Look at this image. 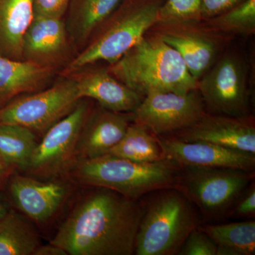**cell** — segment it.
Segmentation results:
<instances>
[{
	"label": "cell",
	"mask_w": 255,
	"mask_h": 255,
	"mask_svg": "<svg viewBox=\"0 0 255 255\" xmlns=\"http://www.w3.org/2000/svg\"><path fill=\"white\" fill-rule=\"evenodd\" d=\"M93 188L50 243L70 255H135L144 202L106 188Z\"/></svg>",
	"instance_id": "1"
},
{
	"label": "cell",
	"mask_w": 255,
	"mask_h": 255,
	"mask_svg": "<svg viewBox=\"0 0 255 255\" xmlns=\"http://www.w3.org/2000/svg\"><path fill=\"white\" fill-rule=\"evenodd\" d=\"M109 72L142 97L154 92L186 94L198 90L199 81L189 73L179 53L159 33L142 37Z\"/></svg>",
	"instance_id": "2"
},
{
	"label": "cell",
	"mask_w": 255,
	"mask_h": 255,
	"mask_svg": "<svg viewBox=\"0 0 255 255\" xmlns=\"http://www.w3.org/2000/svg\"><path fill=\"white\" fill-rule=\"evenodd\" d=\"M165 0H122L81 51L66 65L68 77L90 65L105 61L112 65L135 46L157 21Z\"/></svg>",
	"instance_id": "3"
},
{
	"label": "cell",
	"mask_w": 255,
	"mask_h": 255,
	"mask_svg": "<svg viewBox=\"0 0 255 255\" xmlns=\"http://www.w3.org/2000/svg\"><path fill=\"white\" fill-rule=\"evenodd\" d=\"M73 168L82 184L106 188L135 200L161 189H177L180 173V167L170 159L141 163L110 154L78 161Z\"/></svg>",
	"instance_id": "4"
},
{
	"label": "cell",
	"mask_w": 255,
	"mask_h": 255,
	"mask_svg": "<svg viewBox=\"0 0 255 255\" xmlns=\"http://www.w3.org/2000/svg\"><path fill=\"white\" fill-rule=\"evenodd\" d=\"M147 203L135 240V255H178L201 225L196 206L175 188L155 191Z\"/></svg>",
	"instance_id": "5"
},
{
	"label": "cell",
	"mask_w": 255,
	"mask_h": 255,
	"mask_svg": "<svg viewBox=\"0 0 255 255\" xmlns=\"http://www.w3.org/2000/svg\"><path fill=\"white\" fill-rule=\"evenodd\" d=\"M254 178V171L180 167L177 189L204 216L213 219L229 213Z\"/></svg>",
	"instance_id": "6"
},
{
	"label": "cell",
	"mask_w": 255,
	"mask_h": 255,
	"mask_svg": "<svg viewBox=\"0 0 255 255\" xmlns=\"http://www.w3.org/2000/svg\"><path fill=\"white\" fill-rule=\"evenodd\" d=\"M80 100L75 79L68 76L50 88L20 96L0 108V124L46 132L71 112Z\"/></svg>",
	"instance_id": "7"
},
{
	"label": "cell",
	"mask_w": 255,
	"mask_h": 255,
	"mask_svg": "<svg viewBox=\"0 0 255 255\" xmlns=\"http://www.w3.org/2000/svg\"><path fill=\"white\" fill-rule=\"evenodd\" d=\"M198 91L209 114L249 116L248 67L236 52H227L199 80Z\"/></svg>",
	"instance_id": "8"
},
{
	"label": "cell",
	"mask_w": 255,
	"mask_h": 255,
	"mask_svg": "<svg viewBox=\"0 0 255 255\" xmlns=\"http://www.w3.org/2000/svg\"><path fill=\"white\" fill-rule=\"evenodd\" d=\"M91 112L86 101L78 102L71 112L47 130L37 143L27 170L38 176H56L73 168L82 127Z\"/></svg>",
	"instance_id": "9"
},
{
	"label": "cell",
	"mask_w": 255,
	"mask_h": 255,
	"mask_svg": "<svg viewBox=\"0 0 255 255\" xmlns=\"http://www.w3.org/2000/svg\"><path fill=\"white\" fill-rule=\"evenodd\" d=\"M206 113L198 90L186 94L154 92L132 112V122L155 136L172 135L196 123Z\"/></svg>",
	"instance_id": "10"
},
{
	"label": "cell",
	"mask_w": 255,
	"mask_h": 255,
	"mask_svg": "<svg viewBox=\"0 0 255 255\" xmlns=\"http://www.w3.org/2000/svg\"><path fill=\"white\" fill-rule=\"evenodd\" d=\"M157 137L164 158L179 167L233 168L253 172L255 155L210 143L186 142L171 135Z\"/></svg>",
	"instance_id": "11"
},
{
	"label": "cell",
	"mask_w": 255,
	"mask_h": 255,
	"mask_svg": "<svg viewBox=\"0 0 255 255\" xmlns=\"http://www.w3.org/2000/svg\"><path fill=\"white\" fill-rule=\"evenodd\" d=\"M156 23L157 33L169 46L177 50L189 73L199 81L219 58V33L203 25Z\"/></svg>",
	"instance_id": "12"
},
{
	"label": "cell",
	"mask_w": 255,
	"mask_h": 255,
	"mask_svg": "<svg viewBox=\"0 0 255 255\" xmlns=\"http://www.w3.org/2000/svg\"><path fill=\"white\" fill-rule=\"evenodd\" d=\"M171 136L186 142H207L255 155V126L253 119L206 113L190 127Z\"/></svg>",
	"instance_id": "13"
},
{
	"label": "cell",
	"mask_w": 255,
	"mask_h": 255,
	"mask_svg": "<svg viewBox=\"0 0 255 255\" xmlns=\"http://www.w3.org/2000/svg\"><path fill=\"white\" fill-rule=\"evenodd\" d=\"M70 53L63 18L33 16L23 36L22 60L55 70L69 59Z\"/></svg>",
	"instance_id": "14"
},
{
	"label": "cell",
	"mask_w": 255,
	"mask_h": 255,
	"mask_svg": "<svg viewBox=\"0 0 255 255\" xmlns=\"http://www.w3.org/2000/svg\"><path fill=\"white\" fill-rule=\"evenodd\" d=\"M132 122V112H114L100 106L91 111L79 138L78 161L94 159L108 153L123 138Z\"/></svg>",
	"instance_id": "15"
},
{
	"label": "cell",
	"mask_w": 255,
	"mask_h": 255,
	"mask_svg": "<svg viewBox=\"0 0 255 255\" xmlns=\"http://www.w3.org/2000/svg\"><path fill=\"white\" fill-rule=\"evenodd\" d=\"M70 76L76 82L81 100L92 99L112 112L131 113L144 98L114 78L108 69L83 68Z\"/></svg>",
	"instance_id": "16"
},
{
	"label": "cell",
	"mask_w": 255,
	"mask_h": 255,
	"mask_svg": "<svg viewBox=\"0 0 255 255\" xmlns=\"http://www.w3.org/2000/svg\"><path fill=\"white\" fill-rule=\"evenodd\" d=\"M9 192L15 205L25 216L34 222L44 223L56 214L68 190L61 183L41 182L16 174L10 180Z\"/></svg>",
	"instance_id": "17"
},
{
	"label": "cell",
	"mask_w": 255,
	"mask_h": 255,
	"mask_svg": "<svg viewBox=\"0 0 255 255\" xmlns=\"http://www.w3.org/2000/svg\"><path fill=\"white\" fill-rule=\"evenodd\" d=\"M54 70L25 60L0 57V108L23 94L43 90Z\"/></svg>",
	"instance_id": "18"
},
{
	"label": "cell",
	"mask_w": 255,
	"mask_h": 255,
	"mask_svg": "<svg viewBox=\"0 0 255 255\" xmlns=\"http://www.w3.org/2000/svg\"><path fill=\"white\" fill-rule=\"evenodd\" d=\"M122 0H70L65 24L70 43L83 48Z\"/></svg>",
	"instance_id": "19"
},
{
	"label": "cell",
	"mask_w": 255,
	"mask_h": 255,
	"mask_svg": "<svg viewBox=\"0 0 255 255\" xmlns=\"http://www.w3.org/2000/svg\"><path fill=\"white\" fill-rule=\"evenodd\" d=\"M33 18L32 0H0V57L23 60V36Z\"/></svg>",
	"instance_id": "20"
},
{
	"label": "cell",
	"mask_w": 255,
	"mask_h": 255,
	"mask_svg": "<svg viewBox=\"0 0 255 255\" xmlns=\"http://www.w3.org/2000/svg\"><path fill=\"white\" fill-rule=\"evenodd\" d=\"M38 143L35 132L15 124H0V168L6 173L27 170Z\"/></svg>",
	"instance_id": "21"
},
{
	"label": "cell",
	"mask_w": 255,
	"mask_h": 255,
	"mask_svg": "<svg viewBox=\"0 0 255 255\" xmlns=\"http://www.w3.org/2000/svg\"><path fill=\"white\" fill-rule=\"evenodd\" d=\"M199 227L217 245L216 255L255 254L254 220L224 224L200 225Z\"/></svg>",
	"instance_id": "22"
},
{
	"label": "cell",
	"mask_w": 255,
	"mask_h": 255,
	"mask_svg": "<svg viewBox=\"0 0 255 255\" xmlns=\"http://www.w3.org/2000/svg\"><path fill=\"white\" fill-rule=\"evenodd\" d=\"M40 246L35 230L13 210L0 221V255H32Z\"/></svg>",
	"instance_id": "23"
},
{
	"label": "cell",
	"mask_w": 255,
	"mask_h": 255,
	"mask_svg": "<svg viewBox=\"0 0 255 255\" xmlns=\"http://www.w3.org/2000/svg\"><path fill=\"white\" fill-rule=\"evenodd\" d=\"M107 154L141 163L164 159L157 137L134 122L128 126L123 138Z\"/></svg>",
	"instance_id": "24"
},
{
	"label": "cell",
	"mask_w": 255,
	"mask_h": 255,
	"mask_svg": "<svg viewBox=\"0 0 255 255\" xmlns=\"http://www.w3.org/2000/svg\"><path fill=\"white\" fill-rule=\"evenodd\" d=\"M201 23L210 31L221 35H254L255 0H246L226 12Z\"/></svg>",
	"instance_id": "25"
},
{
	"label": "cell",
	"mask_w": 255,
	"mask_h": 255,
	"mask_svg": "<svg viewBox=\"0 0 255 255\" xmlns=\"http://www.w3.org/2000/svg\"><path fill=\"white\" fill-rule=\"evenodd\" d=\"M201 1L202 0H165L159 10L156 23L189 24L201 23L202 21Z\"/></svg>",
	"instance_id": "26"
},
{
	"label": "cell",
	"mask_w": 255,
	"mask_h": 255,
	"mask_svg": "<svg viewBox=\"0 0 255 255\" xmlns=\"http://www.w3.org/2000/svg\"><path fill=\"white\" fill-rule=\"evenodd\" d=\"M217 245L199 227L193 230L178 253L179 255H216Z\"/></svg>",
	"instance_id": "27"
},
{
	"label": "cell",
	"mask_w": 255,
	"mask_h": 255,
	"mask_svg": "<svg viewBox=\"0 0 255 255\" xmlns=\"http://www.w3.org/2000/svg\"><path fill=\"white\" fill-rule=\"evenodd\" d=\"M228 214L235 219L251 220L255 216V186L252 182Z\"/></svg>",
	"instance_id": "28"
},
{
	"label": "cell",
	"mask_w": 255,
	"mask_h": 255,
	"mask_svg": "<svg viewBox=\"0 0 255 255\" xmlns=\"http://www.w3.org/2000/svg\"><path fill=\"white\" fill-rule=\"evenodd\" d=\"M70 0H32L33 16L63 18Z\"/></svg>",
	"instance_id": "29"
},
{
	"label": "cell",
	"mask_w": 255,
	"mask_h": 255,
	"mask_svg": "<svg viewBox=\"0 0 255 255\" xmlns=\"http://www.w3.org/2000/svg\"><path fill=\"white\" fill-rule=\"evenodd\" d=\"M246 0H202L201 14L202 21L226 12Z\"/></svg>",
	"instance_id": "30"
},
{
	"label": "cell",
	"mask_w": 255,
	"mask_h": 255,
	"mask_svg": "<svg viewBox=\"0 0 255 255\" xmlns=\"http://www.w3.org/2000/svg\"><path fill=\"white\" fill-rule=\"evenodd\" d=\"M65 251L59 247L50 243L48 246H39L33 255H67Z\"/></svg>",
	"instance_id": "31"
},
{
	"label": "cell",
	"mask_w": 255,
	"mask_h": 255,
	"mask_svg": "<svg viewBox=\"0 0 255 255\" xmlns=\"http://www.w3.org/2000/svg\"><path fill=\"white\" fill-rule=\"evenodd\" d=\"M8 210L6 209L4 203L1 200V196H0V221L4 217L5 215L7 214Z\"/></svg>",
	"instance_id": "32"
},
{
	"label": "cell",
	"mask_w": 255,
	"mask_h": 255,
	"mask_svg": "<svg viewBox=\"0 0 255 255\" xmlns=\"http://www.w3.org/2000/svg\"><path fill=\"white\" fill-rule=\"evenodd\" d=\"M5 174H6V172H4V171L2 170V169L0 168V184H1V181H2L3 178H4Z\"/></svg>",
	"instance_id": "33"
}]
</instances>
